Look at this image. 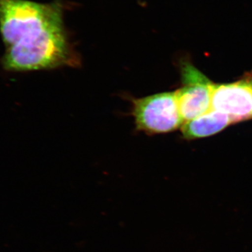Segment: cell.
Returning a JSON list of instances; mask_svg holds the SVG:
<instances>
[{
    "label": "cell",
    "instance_id": "4",
    "mask_svg": "<svg viewBox=\"0 0 252 252\" xmlns=\"http://www.w3.org/2000/svg\"><path fill=\"white\" fill-rule=\"evenodd\" d=\"M212 109L229 116L235 124L252 119V74L228 84H215Z\"/></svg>",
    "mask_w": 252,
    "mask_h": 252
},
{
    "label": "cell",
    "instance_id": "1",
    "mask_svg": "<svg viewBox=\"0 0 252 252\" xmlns=\"http://www.w3.org/2000/svg\"><path fill=\"white\" fill-rule=\"evenodd\" d=\"M0 34L8 72L42 70L77 63L63 21V6L30 0H0Z\"/></svg>",
    "mask_w": 252,
    "mask_h": 252
},
{
    "label": "cell",
    "instance_id": "2",
    "mask_svg": "<svg viewBox=\"0 0 252 252\" xmlns=\"http://www.w3.org/2000/svg\"><path fill=\"white\" fill-rule=\"evenodd\" d=\"M132 103V115L139 130L149 134L166 133L183 125L176 91L134 99Z\"/></svg>",
    "mask_w": 252,
    "mask_h": 252
},
{
    "label": "cell",
    "instance_id": "5",
    "mask_svg": "<svg viewBox=\"0 0 252 252\" xmlns=\"http://www.w3.org/2000/svg\"><path fill=\"white\" fill-rule=\"evenodd\" d=\"M233 124L235 123L229 116L212 109L200 117L184 123L181 129L184 138L191 140L216 135Z\"/></svg>",
    "mask_w": 252,
    "mask_h": 252
},
{
    "label": "cell",
    "instance_id": "3",
    "mask_svg": "<svg viewBox=\"0 0 252 252\" xmlns=\"http://www.w3.org/2000/svg\"><path fill=\"white\" fill-rule=\"evenodd\" d=\"M182 86L176 91L177 103L184 123L212 110L215 84L192 64L184 59L180 62Z\"/></svg>",
    "mask_w": 252,
    "mask_h": 252
}]
</instances>
